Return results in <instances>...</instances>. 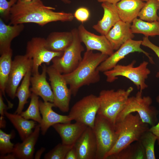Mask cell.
I'll list each match as a JSON object with an SVG mask.
<instances>
[{"label":"cell","instance_id":"1","mask_svg":"<svg viewBox=\"0 0 159 159\" xmlns=\"http://www.w3.org/2000/svg\"><path fill=\"white\" fill-rule=\"evenodd\" d=\"M55 9L45 5L41 0L28 2L17 0L11 10L10 25L31 23L43 26L52 22L71 21L73 20L72 13L55 11Z\"/></svg>","mask_w":159,"mask_h":159},{"label":"cell","instance_id":"2","mask_svg":"<svg viewBox=\"0 0 159 159\" xmlns=\"http://www.w3.org/2000/svg\"><path fill=\"white\" fill-rule=\"evenodd\" d=\"M108 56L100 52L86 50L77 67L70 73L62 74L72 95L75 96L83 86L95 84L100 81V72L97 68Z\"/></svg>","mask_w":159,"mask_h":159},{"label":"cell","instance_id":"3","mask_svg":"<svg viewBox=\"0 0 159 159\" xmlns=\"http://www.w3.org/2000/svg\"><path fill=\"white\" fill-rule=\"evenodd\" d=\"M115 125L118 133V138L105 159L117 153L134 142L139 141L150 129L149 125L142 121L138 113H130L122 120L116 122Z\"/></svg>","mask_w":159,"mask_h":159},{"label":"cell","instance_id":"4","mask_svg":"<svg viewBox=\"0 0 159 159\" xmlns=\"http://www.w3.org/2000/svg\"><path fill=\"white\" fill-rule=\"evenodd\" d=\"M133 90V87H130L126 90L120 89L116 90H101L98 96L100 105L97 114L115 123L117 116L124 108Z\"/></svg>","mask_w":159,"mask_h":159},{"label":"cell","instance_id":"5","mask_svg":"<svg viewBox=\"0 0 159 159\" xmlns=\"http://www.w3.org/2000/svg\"><path fill=\"white\" fill-rule=\"evenodd\" d=\"M152 100L149 96L142 95L139 90L134 96L129 97L121 111L117 116L115 122L122 120L127 115L136 112L142 121L151 127L157 121L158 110L151 105Z\"/></svg>","mask_w":159,"mask_h":159},{"label":"cell","instance_id":"6","mask_svg":"<svg viewBox=\"0 0 159 159\" xmlns=\"http://www.w3.org/2000/svg\"><path fill=\"white\" fill-rule=\"evenodd\" d=\"M92 129L97 144L96 159H105L118 138L115 123L97 114Z\"/></svg>","mask_w":159,"mask_h":159},{"label":"cell","instance_id":"7","mask_svg":"<svg viewBox=\"0 0 159 159\" xmlns=\"http://www.w3.org/2000/svg\"><path fill=\"white\" fill-rule=\"evenodd\" d=\"M136 62V61L133 60L127 65L117 64L112 69L104 72L107 82L111 83L117 79L118 77H124L131 80L138 90L142 91L148 87L145 80L150 71L147 68L148 62L143 61L139 66L135 67Z\"/></svg>","mask_w":159,"mask_h":159},{"label":"cell","instance_id":"8","mask_svg":"<svg viewBox=\"0 0 159 159\" xmlns=\"http://www.w3.org/2000/svg\"><path fill=\"white\" fill-rule=\"evenodd\" d=\"M71 31L73 37L72 44L62 56L55 57L52 61L51 65L62 74L70 73L77 67L82 59L81 54L84 50L77 29L74 28Z\"/></svg>","mask_w":159,"mask_h":159},{"label":"cell","instance_id":"9","mask_svg":"<svg viewBox=\"0 0 159 159\" xmlns=\"http://www.w3.org/2000/svg\"><path fill=\"white\" fill-rule=\"evenodd\" d=\"M99 105L98 96L91 94L75 103L68 115L72 120L82 123L93 128Z\"/></svg>","mask_w":159,"mask_h":159},{"label":"cell","instance_id":"10","mask_svg":"<svg viewBox=\"0 0 159 159\" xmlns=\"http://www.w3.org/2000/svg\"><path fill=\"white\" fill-rule=\"evenodd\" d=\"M63 52L49 50L46 47V39L34 37L27 42L25 54L33 60L32 72L33 74L39 73V68L42 64L49 65L54 58L62 56Z\"/></svg>","mask_w":159,"mask_h":159},{"label":"cell","instance_id":"11","mask_svg":"<svg viewBox=\"0 0 159 159\" xmlns=\"http://www.w3.org/2000/svg\"><path fill=\"white\" fill-rule=\"evenodd\" d=\"M47 73L54 95L55 107L62 112H68L72 94L62 74L52 65L47 67Z\"/></svg>","mask_w":159,"mask_h":159},{"label":"cell","instance_id":"12","mask_svg":"<svg viewBox=\"0 0 159 159\" xmlns=\"http://www.w3.org/2000/svg\"><path fill=\"white\" fill-rule=\"evenodd\" d=\"M33 65L32 59L26 54L14 57L5 90L6 92L11 99L16 97L21 81L28 71H32Z\"/></svg>","mask_w":159,"mask_h":159},{"label":"cell","instance_id":"13","mask_svg":"<svg viewBox=\"0 0 159 159\" xmlns=\"http://www.w3.org/2000/svg\"><path fill=\"white\" fill-rule=\"evenodd\" d=\"M142 42V40H135L132 39L128 40L101 63L97 68V69L100 72H102L110 70L115 66L120 61L127 55L135 52L144 54L148 57L150 63L154 64L153 59L149 56V54L141 48Z\"/></svg>","mask_w":159,"mask_h":159},{"label":"cell","instance_id":"14","mask_svg":"<svg viewBox=\"0 0 159 159\" xmlns=\"http://www.w3.org/2000/svg\"><path fill=\"white\" fill-rule=\"evenodd\" d=\"M79 37L84 44L86 50H97L110 56L114 53V50L105 35H98L87 30L83 24L78 26Z\"/></svg>","mask_w":159,"mask_h":159},{"label":"cell","instance_id":"15","mask_svg":"<svg viewBox=\"0 0 159 159\" xmlns=\"http://www.w3.org/2000/svg\"><path fill=\"white\" fill-rule=\"evenodd\" d=\"M78 159H96L97 144L92 128L87 127L74 145Z\"/></svg>","mask_w":159,"mask_h":159},{"label":"cell","instance_id":"16","mask_svg":"<svg viewBox=\"0 0 159 159\" xmlns=\"http://www.w3.org/2000/svg\"><path fill=\"white\" fill-rule=\"evenodd\" d=\"M53 107H55L53 103L39 100V110L42 117L39 125L43 135L45 134L51 126L59 123L70 122L72 121L68 115H61L55 112L52 109Z\"/></svg>","mask_w":159,"mask_h":159},{"label":"cell","instance_id":"17","mask_svg":"<svg viewBox=\"0 0 159 159\" xmlns=\"http://www.w3.org/2000/svg\"><path fill=\"white\" fill-rule=\"evenodd\" d=\"M41 74H33L30 78L32 93L40 97L45 102L53 103L54 96L51 86L47 80V67L45 64H43Z\"/></svg>","mask_w":159,"mask_h":159},{"label":"cell","instance_id":"18","mask_svg":"<svg viewBox=\"0 0 159 159\" xmlns=\"http://www.w3.org/2000/svg\"><path fill=\"white\" fill-rule=\"evenodd\" d=\"M131 26V23L120 20L105 35L114 50H117L123 44L134 37Z\"/></svg>","mask_w":159,"mask_h":159},{"label":"cell","instance_id":"19","mask_svg":"<svg viewBox=\"0 0 159 159\" xmlns=\"http://www.w3.org/2000/svg\"><path fill=\"white\" fill-rule=\"evenodd\" d=\"M60 137L62 143L68 145H74L87 127V125L76 122L59 123L52 126Z\"/></svg>","mask_w":159,"mask_h":159},{"label":"cell","instance_id":"20","mask_svg":"<svg viewBox=\"0 0 159 159\" xmlns=\"http://www.w3.org/2000/svg\"><path fill=\"white\" fill-rule=\"evenodd\" d=\"M101 6L104 10L103 16L92 28L101 35H105L120 19L116 4L103 2Z\"/></svg>","mask_w":159,"mask_h":159},{"label":"cell","instance_id":"21","mask_svg":"<svg viewBox=\"0 0 159 159\" xmlns=\"http://www.w3.org/2000/svg\"><path fill=\"white\" fill-rule=\"evenodd\" d=\"M40 131L39 124L37 125L34 130L21 143L14 145L12 153L16 159H32L34 158L35 146L39 137Z\"/></svg>","mask_w":159,"mask_h":159},{"label":"cell","instance_id":"22","mask_svg":"<svg viewBox=\"0 0 159 159\" xmlns=\"http://www.w3.org/2000/svg\"><path fill=\"white\" fill-rule=\"evenodd\" d=\"M24 24L7 25L3 19L0 18V54L11 49L12 40L23 31Z\"/></svg>","mask_w":159,"mask_h":159},{"label":"cell","instance_id":"23","mask_svg":"<svg viewBox=\"0 0 159 159\" xmlns=\"http://www.w3.org/2000/svg\"><path fill=\"white\" fill-rule=\"evenodd\" d=\"M73 39L71 31L52 32L46 39V47L51 51L64 52L71 44Z\"/></svg>","mask_w":159,"mask_h":159},{"label":"cell","instance_id":"24","mask_svg":"<svg viewBox=\"0 0 159 159\" xmlns=\"http://www.w3.org/2000/svg\"><path fill=\"white\" fill-rule=\"evenodd\" d=\"M145 3L141 0H120L116 6L120 20L131 23Z\"/></svg>","mask_w":159,"mask_h":159},{"label":"cell","instance_id":"25","mask_svg":"<svg viewBox=\"0 0 159 159\" xmlns=\"http://www.w3.org/2000/svg\"><path fill=\"white\" fill-rule=\"evenodd\" d=\"M13 51L11 49L3 53L0 57V91L4 95L9 109L12 108L13 104L9 101L5 95V90L11 69Z\"/></svg>","mask_w":159,"mask_h":159},{"label":"cell","instance_id":"26","mask_svg":"<svg viewBox=\"0 0 159 159\" xmlns=\"http://www.w3.org/2000/svg\"><path fill=\"white\" fill-rule=\"evenodd\" d=\"M4 114L18 132L22 141L32 134L33 129L37 125L36 122L26 119L20 114H12L7 111L5 112Z\"/></svg>","mask_w":159,"mask_h":159},{"label":"cell","instance_id":"27","mask_svg":"<svg viewBox=\"0 0 159 159\" xmlns=\"http://www.w3.org/2000/svg\"><path fill=\"white\" fill-rule=\"evenodd\" d=\"M106 159H146L144 149L139 141L132 143Z\"/></svg>","mask_w":159,"mask_h":159},{"label":"cell","instance_id":"28","mask_svg":"<svg viewBox=\"0 0 159 159\" xmlns=\"http://www.w3.org/2000/svg\"><path fill=\"white\" fill-rule=\"evenodd\" d=\"M32 74L31 70L27 72L20 85L17 89L16 97L18 99L19 104L15 113L18 114L21 113L23 111L25 105L28 103V99L31 96L32 93L29 86L31 85L30 78Z\"/></svg>","mask_w":159,"mask_h":159},{"label":"cell","instance_id":"29","mask_svg":"<svg viewBox=\"0 0 159 159\" xmlns=\"http://www.w3.org/2000/svg\"><path fill=\"white\" fill-rule=\"evenodd\" d=\"M132 22L131 28L133 34H141L147 37L159 35V21L150 22L136 18Z\"/></svg>","mask_w":159,"mask_h":159},{"label":"cell","instance_id":"30","mask_svg":"<svg viewBox=\"0 0 159 159\" xmlns=\"http://www.w3.org/2000/svg\"><path fill=\"white\" fill-rule=\"evenodd\" d=\"M158 9L159 3L157 0H149L141 9L138 16L145 21H158L159 16L157 14V11Z\"/></svg>","mask_w":159,"mask_h":159},{"label":"cell","instance_id":"31","mask_svg":"<svg viewBox=\"0 0 159 159\" xmlns=\"http://www.w3.org/2000/svg\"><path fill=\"white\" fill-rule=\"evenodd\" d=\"M30 98L28 108L25 111H22L20 115L26 119H31L40 124L42 117L40 114L39 96L32 93Z\"/></svg>","mask_w":159,"mask_h":159},{"label":"cell","instance_id":"32","mask_svg":"<svg viewBox=\"0 0 159 159\" xmlns=\"http://www.w3.org/2000/svg\"><path fill=\"white\" fill-rule=\"evenodd\" d=\"M157 140L156 136L149 130L143 135L139 140L144 149L146 159H156L155 145Z\"/></svg>","mask_w":159,"mask_h":159},{"label":"cell","instance_id":"33","mask_svg":"<svg viewBox=\"0 0 159 159\" xmlns=\"http://www.w3.org/2000/svg\"><path fill=\"white\" fill-rule=\"evenodd\" d=\"M15 136V132L12 130L9 134H7L1 130H0V153L4 155L11 153L13 152L14 145L11 140Z\"/></svg>","mask_w":159,"mask_h":159},{"label":"cell","instance_id":"34","mask_svg":"<svg viewBox=\"0 0 159 159\" xmlns=\"http://www.w3.org/2000/svg\"><path fill=\"white\" fill-rule=\"evenodd\" d=\"M74 145H67L62 143H59L46 153L44 156V158L65 159L67 153Z\"/></svg>","mask_w":159,"mask_h":159},{"label":"cell","instance_id":"35","mask_svg":"<svg viewBox=\"0 0 159 159\" xmlns=\"http://www.w3.org/2000/svg\"><path fill=\"white\" fill-rule=\"evenodd\" d=\"M17 0H0V14L1 18L6 20H9L10 11L12 6Z\"/></svg>","mask_w":159,"mask_h":159},{"label":"cell","instance_id":"36","mask_svg":"<svg viewBox=\"0 0 159 159\" xmlns=\"http://www.w3.org/2000/svg\"><path fill=\"white\" fill-rule=\"evenodd\" d=\"M90 15L89 10L86 8L81 7L78 8L75 11L74 17L78 21L84 23L89 19Z\"/></svg>","mask_w":159,"mask_h":159},{"label":"cell","instance_id":"37","mask_svg":"<svg viewBox=\"0 0 159 159\" xmlns=\"http://www.w3.org/2000/svg\"><path fill=\"white\" fill-rule=\"evenodd\" d=\"M141 45L148 47L154 52L159 58V47L158 46L151 42L149 40L148 37L145 36L143 38ZM156 77L159 78V71L156 75Z\"/></svg>","mask_w":159,"mask_h":159},{"label":"cell","instance_id":"38","mask_svg":"<svg viewBox=\"0 0 159 159\" xmlns=\"http://www.w3.org/2000/svg\"><path fill=\"white\" fill-rule=\"evenodd\" d=\"M156 101L159 105V95L157 97ZM149 130L156 136L157 141L159 145V121L157 124L150 128Z\"/></svg>","mask_w":159,"mask_h":159},{"label":"cell","instance_id":"39","mask_svg":"<svg viewBox=\"0 0 159 159\" xmlns=\"http://www.w3.org/2000/svg\"><path fill=\"white\" fill-rule=\"evenodd\" d=\"M3 95L2 92L0 91V114L1 116H5V112L9 109L4 102Z\"/></svg>","mask_w":159,"mask_h":159},{"label":"cell","instance_id":"40","mask_svg":"<svg viewBox=\"0 0 159 159\" xmlns=\"http://www.w3.org/2000/svg\"><path fill=\"white\" fill-rule=\"evenodd\" d=\"M65 159H78L77 154L74 145L67 153Z\"/></svg>","mask_w":159,"mask_h":159},{"label":"cell","instance_id":"41","mask_svg":"<svg viewBox=\"0 0 159 159\" xmlns=\"http://www.w3.org/2000/svg\"><path fill=\"white\" fill-rule=\"evenodd\" d=\"M46 149L44 147H42L36 152L34 158L35 159H39L43 153L45 151Z\"/></svg>","mask_w":159,"mask_h":159},{"label":"cell","instance_id":"42","mask_svg":"<svg viewBox=\"0 0 159 159\" xmlns=\"http://www.w3.org/2000/svg\"><path fill=\"white\" fill-rule=\"evenodd\" d=\"M0 159H15V158L11 153L4 155H0Z\"/></svg>","mask_w":159,"mask_h":159},{"label":"cell","instance_id":"43","mask_svg":"<svg viewBox=\"0 0 159 159\" xmlns=\"http://www.w3.org/2000/svg\"><path fill=\"white\" fill-rule=\"evenodd\" d=\"M99 2H107L112 4H116L120 0H97Z\"/></svg>","mask_w":159,"mask_h":159},{"label":"cell","instance_id":"44","mask_svg":"<svg viewBox=\"0 0 159 159\" xmlns=\"http://www.w3.org/2000/svg\"><path fill=\"white\" fill-rule=\"evenodd\" d=\"M6 121L4 116H0V128L5 127L6 126Z\"/></svg>","mask_w":159,"mask_h":159},{"label":"cell","instance_id":"45","mask_svg":"<svg viewBox=\"0 0 159 159\" xmlns=\"http://www.w3.org/2000/svg\"><path fill=\"white\" fill-rule=\"evenodd\" d=\"M65 4H69L71 1L69 0H61Z\"/></svg>","mask_w":159,"mask_h":159},{"label":"cell","instance_id":"46","mask_svg":"<svg viewBox=\"0 0 159 159\" xmlns=\"http://www.w3.org/2000/svg\"><path fill=\"white\" fill-rule=\"evenodd\" d=\"M22 1L26 2H30L34 0H22Z\"/></svg>","mask_w":159,"mask_h":159},{"label":"cell","instance_id":"47","mask_svg":"<svg viewBox=\"0 0 159 159\" xmlns=\"http://www.w3.org/2000/svg\"><path fill=\"white\" fill-rule=\"evenodd\" d=\"M142 0L143 1H146V2L149 0Z\"/></svg>","mask_w":159,"mask_h":159},{"label":"cell","instance_id":"48","mask_svg":"<svg viewBox=\"0 0 159 159\" xmlns=\"http://www.w3.org/2000/svg\"><path fill=\"white\" fill-rule=\"evenodd\" d=\"M158 1V2H159V0H157ZM158 21H159V19H158Z\"/></svg>","mask_w":159,"mask_h":159}]
</instances>
